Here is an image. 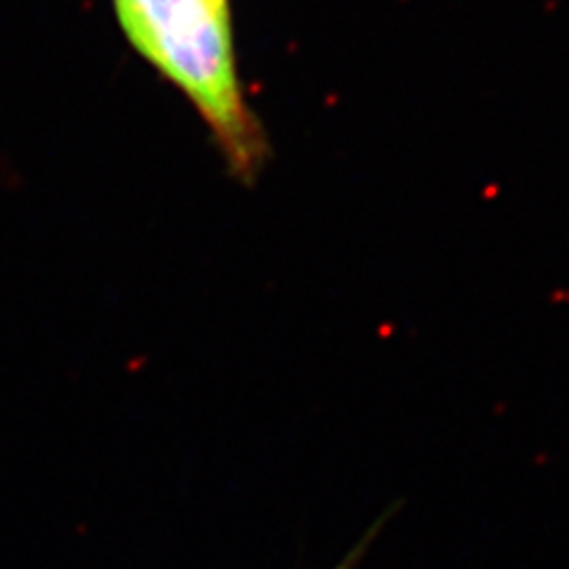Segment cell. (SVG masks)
<instances>
[{
    "instance_id": "7a4b0ae2",
    "label": "cell",
    "mask_w": 569,
    "mask_h": 569,
    "mask_svg": "<svg viewBox=\"0 0 569 569\" xmlns=\"http://www.w3.org/2000/svg\"><path fill=\"white\" fill-rule=\"evenodd\" d=\"M370 539H372V533H368V539H366V541H363L359 548H353V553H351V556H349V558H347V560H345L340 567H337V569H353V567H356V562H359V558L363 556V550L368 548Z\"/></svg>"
},
{
    "instance_id": "6da1fadb",
    "label": "cell",
    "mask_w": 569,
    "mask_h": 569,
    "mask_svg": "<svg viewBox=\"0 0 569 569\" xmlns=\"http://www.w3.org/2000/svg\"><path fill=\"white\" fill-rule=\"evenodd\" d=\"M114 10L131 46L207 121L228 169L254 181L269 146L240 86L228 0H114Z\"/></svg>"
}]
</instances>
